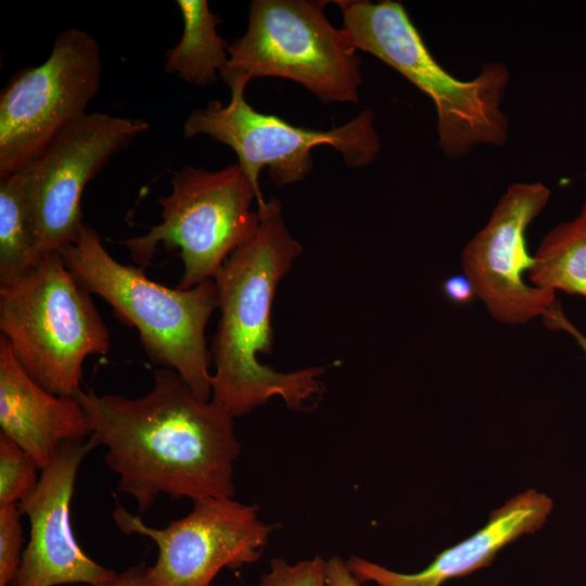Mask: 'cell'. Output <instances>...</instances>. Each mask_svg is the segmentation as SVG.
<instances>
[{
    "label": "cell",
    "mask_w": 586,
    "mask_h": 586,
    "mask_svg": "<svg viewBox=\"0 0 586 586\" xmlns=\"http://www.w3.org/2000/svg\"><path fill=\"white\" fill-rule=\"evenodd\" d=\"M90 294L60 252L0 284L1 335L25 371L51 394L76 397L85 359L110 349V332Z\"/></svg>",
    "instance_id": "cell-5"
},
{
    "label": "cell",
    "mask_w": 586,
    "mask_h": 586,
    "mask_svg": "<svg viewBox=\"0 0 586 586\" xmlns=\"http://www.w3.org/2000/svg\"><path fill=\"white\" fill-rule=\"evenodd\" d=\"M447 300L458 305L471 303L476 296L472 282L464 273L448 277L443 283Z\"/></svg>",
    "instance_id": "cell-22"
},
{
    "label": "cell",
    "mask_w": 586,
    "mask_h": 586,
    "mask_svg": "<svg viewBox=\"0 0 586 586\" xmlns=\"http://www.w3.org/2000/svg\"><path fill=\"white\" fill-rule=\"evenodd\" d=\"M326 565L327 561L320 556L293 564L276 558L257 586H329Z\"/></svg>",
    "instance_id": "cell-20"
},
{
    "label": "cell",
    "mask_w": 586,
    "mask_h": 586,
    "mask_svg": "<svg viewBox=\"0 0 586 586\" xmlns=\"http://www.w3.org/2000/svg\"><path fill=\"white\" fill-rule=\"evenodd\" d=\"M90 436L106 448L103 456L131 496L139 514L162 494L174 499L233 497V466L241 453L233 417L200 399L181 377L167 368L154 372L153 388L137 398L76 395Z\"/></svg>",
    "instance_id": "cell-1"
},
{
    "label": "cell",
    "mask_w": 586,
    "mask_h": 586,
    "mask_svg": "<svg viewBox=\"0 0 586 586\" xmlns=\"http://www.w3.org/2000/svg\"><path fill=\"white\" fill-rule=\"evenodd\" d=\"M97 446L91 436L62 444L35 489L17 505L28 519L29 539L10 586H106L115 577L81 549L69 517L79 467Z\"/></svg>",
    "instance_id": "cell-13"
},
{
    "label": "cell",
    "mask_w": 586,
    "mask_h": 586,
    "mask_svg": "<svg viewBox=\"0 0 586 586\" xmlns=\"http://www.w3.org/2000/svg\"><path fill=\"white\" fill-rule=\"evenodd\" d=\"M37 224L31 189L24 169L0 178V284L36 264Z\"/></svg>",
    "instance_id": "cell-18"
},
{
    "label": "cell",
    "mask_w": 586,
    "mask_h": 586,
    "mask_svg": "<svg viewBox=\"0 0 586 586\" xmlns=\"http://www.w3.org/2000/svg\"><path fill=\"white\" fill-rule=\"evenodd\" d=\"M550 190L540 182H517L499 199L487 224L463 247V273L493 319L525 323L544 316L556 292L524 280L532 266L525 232L546 207Z\"/></svg>",
    "instance_id": "cell-12"
},
{
    "label": "cell",
    "mask_w": 586,
    "mask_h": 586,
    "mask_svg": "<svg viewBox=\"0 0 586 586\" xmlns=\"http://www.w3.org/2000/svg\"><path fill=\"white\" fill-rule=\"evenodd\" d=\"M527 275L534 286L586 298V201L543 238Z\"/></svg>",
    "instance_id": "cell-17"
},
{
    "label": "cell",
    "mask_w": 586,
    "mask_h": 586,
    "mask_svg": "<svg viewBox=\"0 0 586 586\" xmlns=\"http://www.w3.org/2000/svg\"><path fill=\"white\" fill-rule=\"evenodd\" d=\"M137 117L87 113L59 132L25 168L37 224L36 263L79 237L81 198L107 161L149 130Z\"/></svg>",
    "instance_id": "cell-11"
},
{
    "label": "cell",
    "mask_w": 586,
    "mask_h": 586,
    "mask_svg": "<svg viewBox=\"0 0 586 586\" xmlns=\"http://www.w3.org/2000/svg\"><path fill=\"white\" fill-rule=\"evenodd\" d=\"M183 31L165 53V71L198 86L215 85L229 61V43L217 33L219 17L206 0H178Z\"/></svg>",
    "instance_id": "cell-16"
},
{
    "label": "cell",
    "mask_w": 586,
    "mask_h": 586,
    "mask_svg": "<svg viewBox=\"0 0 586 586\" xmlns=\"http://www.w3.org/2000/svg\"><path fill=\"white\" fill-rule=\"evenodd\" d=\"M327 581L329 586H360L361 583L349 571L347 563L341 557L334 556L327 560Z\"/></svg>",
    "instance_id": "cell-24"
},
{
    "label": "cell",
    "mask_w": 586,
    "mask_h": 586,
    "mask_svg": "<svg viewBox=\"0 0 586 586\" xmlns=\"http://www.w3.org/2000/svg\"><path fill=\"white\" fill-rule=\"evenodd\" d=\"M162 196L161 221L145 234L126 239L131 259L144 269L160 246L180 250L178 289L214 279L226 259L256 232L260 216L251 208L257 194L238 163L218 170L184 166Z\"/></svg>",
    "instance_id": "cell-7"
},
{
    "label": "cell",
    "mask_w": 586,
    "mask_h": 586,
    "mask_svg": "<svg viewBox=\"0 0 586 586\" xmlns=\"http://www.w3.org/2000/svg\"><path fill=\"white\" fill-rule=\"evenodd\" d=\"M257 211L260 222L255 234L226 259L214 277L220 319L209 348L215 366L211 399L233 418L250 413L276 396L290 409H307L308 403L323 392L318 378L324 368L283 373L260 364L257 357L272 352L270 313L276 290L303 252L286 227L277 198Z\"/></svg>",
    "instance_id": "cell-2"
},
{
    "label": "cell",
    "mask_w": 586,
    "mask_h": 586,
    "mask_svg": "<svg viewBox=\"0 0 586 586\" xmlns=\"http://www.w3.org/2000/svg\"><path fill=\"white\" fill-rule=\"evenodd\" d=\"M22 512L17 505L0 507V586H10L23 555Z\"/></svg>",
    "instance_id": "cell-21"
},
{
    "label": "cell",
    "mask_w": 586,
    "mask_h": 586,
    "mask_svg": "<svg viewBox=\"0 0 586 586\" xmlns=\"http://www.w3.org/2000/svg\"><path fill=\"white\" fill-rule=\"evenodd\" d=\"M342 29L357 51L394 68L433 101L440 146L447 158H459L480 144L501 146L508 119L501 103L508 68L482 65L468 81L454 77L431 54L399 1L336 0Z\"/></svg>",
    "instance_id": "cell-3"
},
{
    "label": "cell",
    "mask_w": 586,
    "mask_h": 586,
    "mask_svg": "<svg viewBox=\"0 0 586 586\" xmlns=\"http://www.w3.org/2000/svg\"><path fill=\"white\" fill-rule=\"evenodd\" d=\"M112 517L120 532L149 537L157 547L145 586H209L222 569L257 561L273 530L259 519L257 506L232 497L198 499L187 515L162 528L118 501Z\"/></svg>",
    "instance_id": "cell-10"
},
{
    "label": "cell",
    "mask_w": 586,
    "mask_h": 586,
    "mask_svg": "<svg viewBox=\"0 0 586 586\" xmlns=\"http://www.w3.org/2000/svg\"><path fill=\"white\" fill-rule=\"evenodd\" d=\"M38 470L28 453L0 433V507L25 499L37 486Z\"/></svg>",
    "instance_id": "cell-19"
},
{
    "label": "cell",
    "mask_w": 586,
    "mask_h": 586,
    "mask_svg": "<svg viewBox=\"0 0 586 586\" xmlns=\"http://www.w3.org/2000/svg\"><path fill=\"white\" fill-rule=\"evenodd\" d=\"M145 569L144 563L131 565L123 572L116 573L106 586H145Z\"/></svg>",
    "instance_id": "cell-25"
},
{
    "label": "cell",
    "mask_w": 586,
    "mask_h": 586,
    "mask_svg": "<svg viewBox=\"0 0 586 586\" xmlns=\"http://www.w3.org/2000/svg\"><path fill=\"white\" fill-rule=\"evenodd\" d=\"M544 323L552 330H562L569 333L586 355V335L583 334L564 315L559 302L549 308L543 316Z\"/></svg>",
    "instance_id": "cell-23"
},
{
    "label": "cell",
    "mask_w": 586,
    "mask_h": 586,
    "mask_svg": "<svg viewBox=\"0 0 586 586\" xmlns=\"http://www.w3.org/2000/svg\"><path fill=\"white\" fill-rule=\"evenodd\" d=\"M101 78L100 47L78 28L61 31L44 62L16 72L0 92V178L25 168L86 115Z\"/></svg>",
    "instance_id": "cell-9"
},
{
    "label": "cell",
    "mask_w": 586,
    "mask_h": 586,
    "mask_svg": "<svg viewBox=\"0 0 586 586\" xmlns=\"http://www.w3.org/2000/svg\"><path fill=\"white\" fill-rule=\"evenodd\" d=\"M326 0H254L244 35L228 47L224 81L278 77L300 84L323 104L357 103L362 61Z\"/></svg>",
    "instance_id": "cell-6"
},
{
    "label": "cell",
    "mask_w": 586,
    "mask_h": 586,
    "mask_svg": "<svg viewBox=\"0 0 586 586\" xmlns=\"http://www.w3.org/2000/svg\"><path fill=\"white\" fill-rule=\"evenodd\" d=\"M0 428L35 460L40 471L62 444L90 436L76 397L51 394L21 366L8 340L0 336Z\"/></svg>",
    "instance_id": "cell-15"
},
{
    "label": "cell",
    "mask_w": 586,
    "mask_h": 586,
    "mask_svg": "<svg viewBox=\"0 0 586 586\" xmlns=\"http://www.w3.org/2000/svg\"><path fill=\"white\" fill-rule=\"evenodd\" d=\"M553 509L547 494L527 488L493 510L484 526L437 553L416 573H399L383 565L351 556L349 571L360 582L377 586H442L451 578L467 576L489 565L498 552L523 535L540 530Z\"/></svg>",
    "instance_id": "cell-14"
},
{
    "label": "cell",
    "mask_w": 586,
    "mask_h": 586,
    "mask_svg": "<svg viewBox=\"0 0 586 586\" xmlns=\"http://www.w3.org/2000/svg\"><path fill=\"white\" fill-rule=\"evenodd\" d=\"M225 82L231 91L230 101H211L193 110L183 124V135L207 136L234 151L257 194V209L267 202L259 187V174L265 167L271 180L283 187L303 180L311 171L313 150L317 146L335 149L351 168L371 164L381 150L370 110L328 130L304 128L251 106L244 94L247 79L234 77Z\"/></svg>",
    "instance_id": "cell-8"
},
{
    "label": "cell",
    "mask_w": 586,
    "mask_h": 586,
    "mask_svg": "<svg viewBox=\"0 0 586 586\" xmlns=\"http://www.w3.org/2000/svg\"><path fill=\"white\" fill-rule=\"evenodd\" d=\"M60 253L85 289L102 297L120 321L138 330L154 364L176 371L200 399L211 400L212 357L205 329L218 308L214 279L187 290L163 286L149 280L144 269L115 260L87 225Z\"/></svg>",
    "instance_id": "cell-4"
}]
</instances>
